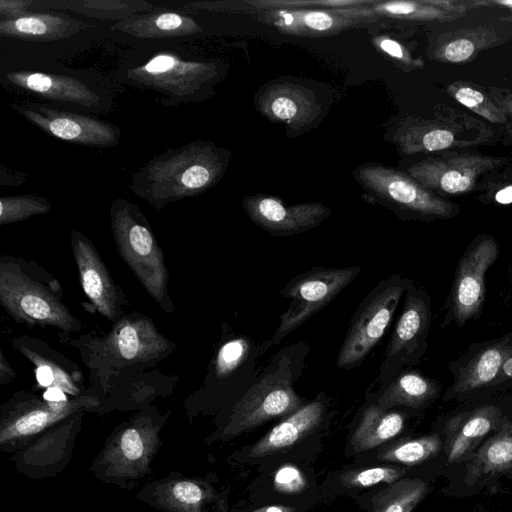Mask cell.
Listing matches in <instances>:
<instances>
[{
    "label": "cell",
    "mask_w": 512,
    "mask_h": 512,
    "mask_svg": "<svg viewBox=\"0 0 512 512\" xmlns=\"http://www.w3.org/2000/svg\"><path fill=\"white\" fill-rule=\"evenodd\" d=\"M504 418L501 408L494 404H484L450 418L444 428L443 449L447 462L467 461Z\"/></svg>",
    "instance_id": "18"
},
{
    "label": "cell",
    "mask_w": 512,
    "mask_h": 512,
    "mask_svg": "<svg viewBox=\"0 0 512 512\" xmlns=\"http://www.w3.org/2000/svg\"><path fill=\"white\" fill-rule=\"evenodd\" d=\"M0 303L21 324L53 327L65 334L83 328L64 303L59 280L34 260L1 255Z\"/></svg>",
    "instance_id": "3"
},
{
    "label": "cell",
    "mask_w": 512,
    "mask_h": 512,
    "mask_svg": "<svg viewBox=\"0 0 512 512\" xmlns=\"http://www.w3.org/2000/svg\"><path fill=\"white\" fill-rule=\"evenodd\" d=\"M301 406L302 399L292 386L291 372L280 368L261 377L236 404L226 433L238 435L266 421L285 418Z\"/></svg>",
    "instance_id": "11"
},
{
    "label": "cell",
    "mask_w": 512,
    "mask_h": 512,
    "mask_svg": "<svg viewBox=\"0 0 512 512\" xmlns=\"http://www.w3.org/2000/svg\"><path fill=\"white\" fill-rule=\"evenodd\" d=\"M34 3L31 0H14L6 1L0 0V15L1 20H10L19 18L28 14V8Z\"/></svg>",
    "instance_id": "44"
},
{
    "label": "cell",
    "mask_w": 512,
    "mask_h": 512,
    "mask_svg": "<svg viewBox=\"0 0 512 512\" xmlns=\"http://www.w3.org/2000/svg\"><path fill=\"white\" fill-rule=\"evenodd\" d=\"M51 210L49 201L36 195H17L0 198V224L6 225L26 220Z\"/></svg>",
    "instance_id": "35"
},
{
    "label": "cell",
    "mask_w": 512,
    "mask_h": 512,
    "mask_svg": "<svg viewBox=\"0 0 512 512\" xmlns=\"http://www.w3.org/2000/svg\"><path fill=\"white\" fill-rule=\"evenodd\" d=\"M248 217L274 236H293L319 226L332 213L320 202L286 205L270 195H250L242 200Z\"/></svg>",
    "instance_id": "15"
},
{
    "label": "cell",
    "mask_w": 512,
    "mask_h": 512,
    "mask_svg": "<svg viewBox=\"0 0 512 512\" xmlns=\"http://www.w3.org/2000/svg\"><path fill=\"white\" fill-rule=\"evenodd\" d=\"M15 377L16 371L11 367L4 352L0 350V384H7L13 381Z\"/></svg>",
    "instance_id": "45"
},
{
    "label": "cell",
    "mask_w": 512,
    "mask_h": 512,
    "mask_svg": "<svg viewBox=\"0 0 512 512\" xmlns=\"http://www.w3.org/2000/svg\"><path fill=\"white\" fill-rule=\"evenodd\" d=\"M498 28L490 25H480L458 29L441 35L432 50L430 58L442 63L461 64L474 59L481 51L499 46L512 35L509 27Z\"/></svg>",
    "instance_id": "23"
},
{
    "label": "cell",
    "mask_w": 512,
    "mask_h": 512,
    "mask_svg": "<svg viewBox=\"0 0 512 512\" xmlns=\"http://www.w3.org/2000/svg\"><path fill=\"white\" fill-rule=\"evenodd\" d=\"M85 28V23L67 14L28 13L15 19L0 20L1 37L29 41L66 39Z\"/></svg>",
    "instance_id": "26"
},
{
    "label": "cell",
    "mask_w": 512,
    "mask_h": 512,
    "mask_svg": "<svg viewBox=\"0 0 512 512\" xmlns=\"http://www.w3.org/2000/svg\"><path fill=\"white\" fill-rule=\"evenodd\" d=\"M429 491L420 479H399L372 499L373 512H412Z\"/></svg>",
    "instance_id": "32"
},
{
    "label": "cell",
    "mask_w": 512,
    "mask_h": 512,
    "mask_svg": "<svg viewBox=\"0 0 512 512\" xmlns=\"http://www.w3.org/2000/svg\"><path fill=\"white\" fill-rule=\"evenodd\" d=\"M53 9L72 10L85 16L120 21L139 12H149L153 5L141 0H73L50 1Z\"/></svg>",
    "instance_id": "31"
},
{
    "label": "cell",
    "mask_w": 512,
    "mask_h": 512,
    "mask_svg": "<svg viewBox=\"0 0 512 512\" xmlns=\"http://www.w3.org/2000/svg\"><path fill=\"white\" fill-rule=\"evenodd\" d=\"M509 160V157L449 150L423 158L411 165L407 173L439 197L459 195L474 190L487 174Z\"/></svg>",
    "instance_id": "9"
},
{
    "label": "cell",
    "mask_w": 512,
    "mask_h": 512,
    "mask_svg": "<svg viewBox=\"0 0 512 512\" xmlns=\"http://www.w3.org/2000/svg\"><path fill=\"white\" fill-rule=\"evenodd\" d=\"M408 283L398 275L379 282L362 300L337 355V366L351 369L362 363L384 335Z\"/></svg>",
    "instance_id": "8"
},
{
    "label": "cell",
    "mask_w": 512,
    "mask_h": 512,
    "mask_svg": "<svg viewBox=\"0 0 512 512\" xmlns=\"http://www.w3.org/2000/svg\"><path fill=\"white\" fill-rule=\"evenodd\" d=\"M42 398L48 402L54 403L66 402L69 400L66 396V393H64L62 390L58 388L46 389L43 393Z\"/></svg>",
    "instance_id": "46"
},
{
    "label": "cell",
    "mask_w": 512,
    "mask_h": 512,
    "mask_svg": "<svg viewBox=\"0 0 512 512\" xmlns=\"http://www.w3.org/2000/svg\"><path fill=\"white\" fill-rule=\"evenodd\" d=\"M405 471L398 466L357 469L344 473L340 480L344 486L366 488L382 482L392 484L401 479Z\"/></svg>",
    "instance_id": "37"
},
{
    "label": "cell",
    "mask_w": 512,
    "mask_h": 512,
    "mask_svg": "<svg viewBox=\"0 0 512 512\" xmlns=\"http://www.w3.org/2000/svg\"><path fill=\"white\" fill-rule=\"evenodd\" d=\"M472 7V1H376L371 5L370 10L373 14L390 18L418 22H446L461 17Z\"/></svg>",
    "instance_id": "28"
},
{
    "label": "cell",
    "mask_w": 512,
    "mask_h": 512,
    "mask_svg": "<svg viewBox=\"0 0 512 512\" xmlns=\"http://www.w3.org/2000/svg\"><path fill=\"white\" fill-rule=\"evenodd\" d=\"M110 225L118 253L128 268L164 312H175L168 267L146 216L135 203L118 198L110 207Z\"/></svg>",
    "instance_id": "4"
},
{
    "label": "cell",
    "mask_w": 512,
    "mask_h": 512,
    "mask_svg": "<svg viewBox=\"0 0 512 512\" xmlns=\"http://www.w3.org/2000/svg\"><path fill=\"white\" fill-rule=\"evenodd\" d=\"M404 423L402 413L383 410L378 404H371L361 416L351 437V445L356 452L376 448L398 435Z\"/></svg>",
    "instance_id": "30"
},
{
    "label": "cell",
    "mask_w": 512,
    "mask_h": 512,
    "mask_svg": "<svg viewBox=\"0 0 512 512\" xmlns=\"http://www.w3.org/2000/svg\"><path fill=\"white\" fill-rule=\"evenodd\" d=\"M429 300L424 292L408 284L405 303L387 345L380 368L381 379H389L403 365L413 362L423 350L429 327Z\"/></svg>",
    "instance_id": "14"
},
{
    "label": "cell",
    "mask_w": 512,
    "mask_h": 512,
    "mask_svg": "<svg viewBox=\"0 0 512 512\" xmlns=\"http://www.w3.org/2000/svg\"><path fill=\"white\" fill-rule=\"evenodd\" d=\"M273 484L275 490L285 494L302 492L306 486V479L301 470L293 464L281 465L274 473Z\"/></svg>",
    "instance_id": "39"
},
{
    "label": "cell",
    "mask_w": 512,
    "mask_h": 512,
    "mask_svg": "<svg viewBox=\"0 0 512 512\" xmlns=\"http://www.w3.org/2000/svg\"><path fill=\"white\" fill-rule=\"evenodd\" d=\"M12 346L33 365L41 388H58L74 397L82 396L84 378L81 369L41 339L22 335Z\"/></svg>",
    "instance_id": "19"
},
{
    "label": "cell",
    "mask_w": 512,
    "mask_h": 512,
    "mask_svg": "<svg viewBox=\"0 0 512 512\" xmlns=\"http://www.w3.org/2000/svg\"><path fill=\"white\" fill-rule=\"evenodd\" d=\"M71 250L82 289L103 317L116 323L125 316L128 299L115 282L92 241L81 231L72 229Z\"/></svg>",
    "instance_id": "13"
},
{
    "label": "cell",
    "mask_w": 512,
    "mask_h": 512,
    "mask_svg": "<svg viewBox=\"0 0 512 512\" xmlns=\"http://www.w3.org/2000/svg\"><path fill=\"white\" fill-rule=\"evenodd\" d=\"M12 108L42 131L77 145L112 147L120 138L117 126L87 115L41 103H14Z\"/></svg>",
    "instance_id": "12"
},
{
    "label": "cell",
    "mask_w": 512,
    "mask_h": 512,
    "mask_svg": "<svg viewBox=\"0 0 512 512\" xmlns=\"http://www.w3.org/2000/svg\"><path fill=\"white\" fill-rule=\"evenodd\" d=\"M360 271V266L314 267L292 278L282 291L283 296L291 299V303L281 315L272 341L279 343L323 309L358 276Z\"/></svg>",
    "instance_id": "10"
},
{
    "label": "cell",
    "mask_w": 512,
    "mask_h": 512,
    "mask_svg": "<svg viewBox=\"0 0 512 512\" xmlns=\"http://www.w3.org/2000/svg\"><path fill=\"white\" fill-rule=\"evenodd\" d=\"M252 512H296L293 507L284 505H268L262 508L256 509Z\"/></svg>",
    "instance_id": "48"
},
{
    "label": "cell",
    "mask_w": 512,
    "mask_h": 512,
    "mask_svg": "<svg viewBox=\"0 0 512 512\" xmlns=\"http://www.w3.org/2000/svg\"><path fill=\"white\" fill-rule=\"evenodd\" d=\"M487 92L507 116V123L504 125V128L512 143V91L501 87H489Z\"/></svg>",
    "instance_id": "41"
},
{
    "label": "cell",
    "mask_w": 512,
    "mask_h": 512,
    "mask_svg": "<svg viewBox=\"0 0 512 512\" xmlns=\"http://www.w3.org/2000/svg\"><path fill=\"white\" fill-rule=\"evenodd\" d=\"M512 354L509 340L494 343L478 351L458 372L444 400L466 396L490 385L500 374L505 360Z\"/></svg>",
    "instance_id": "25"
},
{
    "label": "cell",
    "mask_w": 512,
    "mask_h": 512,
    "mask_svg": "<svg viewBox=\"0 0 512 512\" xmlns=\"http://www.w3.org/2000/svg\"><path fill=\"white\" fill-rule=\"evenodd\" d=\"M374 44L379 50L400 63L406 70L423 67L421 59L414 58L407 48L392 38L378 37L374 39Z\"/></svg>",
    "instance_id": "40"
},
{
    "label": "cell",
    "mask_w": 512,
    "mask_h": 512,
    "mask_svg": "<svg viewBox=\"0 0 512 512\" xmlns=\"http://www.w3.org/2000/svg\"><path fill=\"white\" fill-rule=\"evenodd\" d=\"M219 66L181 56L176 50H160L142 62L125 64L121 80L142 89L158 92L160 104L178 106L210 97L218 80Z\"/></svg>",
    "instance_id": "5"
},
{
    "label": "cell",
    "mask_w": 512,
    "mask_h": 512,
    "mask_svg": "<svg viewBox=\"0 0 512 512\" xmlns=\"http://www.w3.org/2000/svg\"><path fill=\"white\" fill-rule=\"evenodd\" d=\"M230 159L229 150L211 141L195 140L150 159L133 173L128 187L160 211L171 202L214 187L227 171Z\"/></svg>",
    "instance_id": "1"
},
{
    "label": "cell",
    "mask_w": 512,
    "mask_h": 512,
    "mask_svg": "<svg viewBox=\"0 0 512 512\" xmlns=\"http://www.w3.org/2000/svg\"><path fill=\"white\" fill-rule=\"evenodd\" d=\"M444 440L437 433L414 439L402 440L383 449L378 459L403 465H417L438 455Z\"/></svg>",
    "instance_id": "34"
},
{
    "label": "cell",
    "mask_w": 512,
    "mask_h": 512,
    "mask_svg": "<svg viewBox=\"0 0 512 512\" xmlns=\"http://www.w3.org/2000/svg\"><path fill=\"white\" fill-rule=\"evenodd\" d=\"M173 493L178 501L188 505L197 504L202 500V490L199 486L189 481L176 483Z\"/></svg>",
    "instance_id": "43"
},
{
    "label": "cell",
    "mask_w": 512,
    "mask_h": 512,
    "mask_svg": "<svg viewBox=\"0 0 512 512\" xmlns=\"http://www.w3.org/2000/svg\"><path fill=\"white\" fill-rule=\"evenodd\" d=\"M498 253L497 242L486 237L471 245L461 258L452 291V312L458 324L478 314L484 300L485 275Z\"/></svg>",
    "instance_id": "17"
},
{
    "label": "cell",
    "mask_w": 512,
    "mask_h": 512,
    "mask_svg": "<svg viewBox=\"0 0 512 512\" xmlns=\"http://www.w3.org/2000/svg\"><path fill=\"white\" fill-rule=\"evenodd\" d=\"M271 23L282 33L294 35H328L338 33L372 17L367 7L345 9H296L268 12Z\"/></svg>",
    "instance_id": "20"
},
{
    "label": "cell",
    "mask_w": 512,
    "mask_h": 512,
    "mask_svg": "<svg viewBox=\"0 0 512 512\" xmlns=\"http://www.w3.org/2000/svg\"><path fill=\"white\" fill-rule=\"evenodd\" d=\"M13 86L59 103L74 104L88 109L102 105V95L86 81L65 74L35 71L7 72Z\"/></svg>",
    "instance_id": "22"
},
{
    "label": "cell",
    "mask_w": 512,
    "mask_h": 512,
    "mask_svg": "<svg viewBox=\"0 0 512 512\" xmlns=\"http://www.w3.org/2000/svg\"><path fill=\"white\" fill-rule=\"evenodd\" d=\"M121 449L127 459L136 460L143 453V442L139 432L134 428H128L121 437Z\"/></svg>",
    "instance_id": "42"
},
{
    "label": "cell",
    "mask_w": 512,
    "mask_h": 512,
    "mask_svg": "<svg viewBox=\"0 0 512 512\" xmlns=\"http://www.w3.org/2000/svg\"><path fill=\"white\" fill-rule=\"evenodd\" d=\"M464 464V482L472 488L512 477V417L505 416Z\"/></svg>",
    "instance_id": "21"
},
{
    "label": "cell",
    "mask_w": 512,
    "mask_h": 512,
    "mask_svg": "<svg viewBox=\"0 0 512 512\" xmlns=\"http://www.w3.org/2000/svg\"><path fill=\"white\" fill-rule=\"evenodd\" d=\"M326 404L313 400L285 417L251 448L253 458L269 456L283 451L311 434L323 420Z\"/></svg>",
    "instance_id": "24"
},
{
    "label": "cell",
    "mask_w": 512,
    "mask_h": 512,
    "mask_svg": "<svg viewBox=\"0 0 512 512\" xmlns=\"http://www.w3.org/2000/svg\"><path fill=\"white\" fill-rule=\"evenodd\" d=\"M255 105L268 120L285 123L299 131L310 127L323 113L316 93L293 81L264 84L256 93Z\"/></svg>",
    "instance_id": "16"
},
{
    "label": "cell",
    "mask_w": 512,
    "mask_h": 512,
    "mask_svg": "<svg viewBox=\"0 0 512 512\" xmlns=\"http://www.w3.org/2000/svg\"><path fill=\"white\" fill-rule=\"evenodd\" d=\"M114 28L140 39H165L202 32L190 16L171 11L147 12L118 21Z\"/></svg>",
    "instance_id": "27"
},
{
    "label": "cell",
    "mask_w": 512,
    "mask_h": 512,
    "mask_svg": "<svg viewBox=\"0 0 512 512\" xmlns=\"http://www.w3.org/2000/svg\"><path fill=\"white\" fill-rule=\"evenodd\" d=\"M474 7L479 6H500L512 11V0H491V1H472Z\"/></svg>",
    "instance_id": "47"
},
{
    "label": "cell",
    "mask_w": 512,
    "mask_h": 512,
    "mask_svg": "<svg viewBox=\"0 0 512 512\" xmlns=\"http://www.w3.org/2000/svg\"><path fill=\"white\" fill-rule=\"evenodd\" d=\"M483 197L500 205L512 204V166L487 174L478 184Z\"/></svg>",
    "instance_id": "38"
},
{
    "label": "cell",
    "mask_w": 512,
    "mask_h": 512,
    "mask_svg": "<svg viewBox=\"0 0 512 512\" xmlns=\"http://www.w3.org/2000/svg\"><path fill=\"white\" fill-rule=\"evenodd\" d=\"M500 373L512 378V354L503 363Z\"/></svg>",
    "instance_id": "49"
},
{
    "label": "cell",
    "mask_w": 512,
    "mask_h": 512,
    "mask_svg": "<svg viewBox=\"0 0 512 512\" xmlns=\"http://www.w3.org/2000/svg\"><path fill=\"white\" fill-rule=\"evenodd\" d=\"M71 345L79 349L93 381L104 386L157 364L176 349L148 316L138 312L123 316L104 336L84 335Z\"/></svg>",
    "instance_id": "2"
},
{
    "label": "cell",
    "mask_w": 512,
    "mask_h": 512,
    "mask_svg": "<svg viewBox=\"0 0 512 512\" xmlns=\"http://www.w3.org/2000/svg\"><path fill=\"white\" fill-rule=\"evenodd\" d=\"M439 391L435 381L414 371L405 372L388 383L377 404L383 410L394 406L421 408L431 403Z\"/></svg>",
    "instance_id": "29"
},
{
    "label": "cell",
    "mask_w": 512,
    "mask_h": 512,
    "mask_svg": "<svg viewBox=\"0 0 512 512\" xmlns=\"http://www.w3.org/2000/svg\"><path fill=\"white\" fill-rule=\"evenodd\" d=\"M448 94L480 118L504 126L507 116L483 88L469 81L458 80L447 86Z\"/></svg>",
    "instance_id": "33"
},
{
    "label": "cell",
    "mask_w": 512,
    "mask_h": 512,
    "mask_svg": "<svg viewBox=\"0 0 512 512\" xmlns=\"http://www.w3.org/2000/svg\"><path fill=\"white\" fill-rule=\"evenodd\" d=\"M495 132L480 118L441 105L430 117H408L397 126L393 141L408 155L461 150L488 145Z\"/></svg>",
    "instance_id": "6"
},
{
    "label": "cell",
    "mask_w": 512,
    "mask_h": 512,
    "mask_svg": "<svg viewBox=\"0 0 512 512\" xmlns=\"http://www.w3.org/2000/svg\"><path fill=\"white\" fill-rule=\"evenodd\" d=\"M251 348L247 338L237 337L225 342L218 350L213 375L216 380H223L234 373L246 360Z\"/></svg>",
    "instance_id": "36"
},
{
    "label": "cell",
    "mask_w": 512,
    "mask_h": 512,
    "mask_svg": "<svg viewBox=\"0 0 512 512\" xmlns=\"http://www.w3.org/2000/svg\"><path fill=\"white\" fill-rule=\"evenodd\" d=\"M355 180L379 204L404 218H449L458 206L439 197L402 172L382 164L367 163L353 170Z\"/></svg>",
    "instance_id": "7"
}]
</instances>
